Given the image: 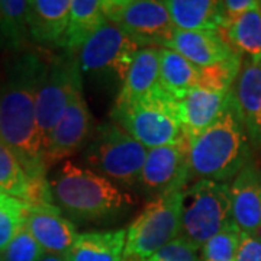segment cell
<instances>
[{"label":"cell","mask_w":261,"mask_h":261,"mask_svg":"<svg viewBox=\"0 0 261 261\" xmlns=\"http://www.w3.org/2000/svg\"><path fill=\"white\" fill-rule=\"evenodd\" d=\"M181 192L149 200L126 229L122 261H144L180 238Z\"/></svg>","instance_id":"obj_7"},{"label":"cell","mask_w":261,"mask_h":261,"mask_svg":"<svg viewBox=\"0 0 261 261\" xmlns=\"http://www.w3.org/2000/svg\"><path fill=\"white\" fill-rule=\"evenodd\" d=\"M28 203L15 197L0 193V252L25 224V212Z\"/></svg>","instance_id":"obj_29"},{"label":"cell","mask_w":261,"mask_h":261,"mask_svg":"<svg viewBox=\"0 0 261 261\" xmlns=\"http://www.w3.org/2000/svg\"><path fill=\"white\" fill-rule=\"evenodd\" d=\"M251 160V142L229 92L218 119L190 141L189 185L197 180L228 183Z\"/></svg>","instance_id":"obj_2"},{"label":"cell","mask_w":261,"mask_h":261,"mask_svg":"<svg viewBox=\"0 0 261 261\" xmlns=\"http://www.w3.org/2000/svg\"><path fill=\"white\" fill-rule=\"evenodd\" d=\"M111 121L147 149L167 145L185 137L178 102L161 90L160 86L138 102L112 109Z\"/></svg>","instance_id":"obj_5"},{"label":"cell","mask_w":261,"mask_h":261,"mask_svg":"<svg viewBox=\"0 0 261 261\" xmlns=\"http://www.w3.org/2000/svg\"><path fill=\"white\" fill-rule=\"evenodd\" d=\"M0 193L15 197L25 203H51L49 187L37 185L29 177L16 155L0 140Z\"/></svg>","instance_id":"obj_20"},{"label":"cell","mask_w":261,"mask_h":261,"mask_svg":"<svg viewBox=\"0 0 261 261\" xmlns=\"http://www.w3.org/2000/svg\"><path fill=\"white\" fill-rule=\"evenodd\" d=\"M258 2L255 0H225L219 2V16H221V31L232 25L245 12L254 8Z\"/></svg>","instance_id":"obj_32"},{"label":"cell","mask_w":261,"mask_h":261,"mask_svg":"<svg viewBox=\"0 0 261 261\" xmlns=\"http://www.w3.org/2000/svg\"><path fill=\"white\" fill-rule=\"evenodd\" d=\"M258 3H260V8H261V2H258Z\"/></svg>","instance_id":"obj_36"},{"label":"cell","mask_w":261,"mask_h":261,"mask_svg":"<svg viewBox=\"0 0 261 261\" xmlns=\"http://www.w3.org/2000/svg\"><path fill=\"white\" fill-rule=\"evenodd\" d=\"M159 77L160 48H141L116 94L112 109L126 108L145 97L159 86Z\"/></svg>","instance_id":"obj_19"},{"label":"cell","mask_w":261,"mask_h":261,"mask_svg":"<svg viewBox=\"0 0 261 261\" xmlns=\"http://www.w3.org/2000/svg\"><path fill=\"white\" fill-rule=\"evenodd\" d=\"M233 224L229 183L197 180L183 190L180 209V237L200 247L214 235Z\"/></svg>","instance_id":"obj_6"},{"label":"cell","mask_w":261,"mask_h":261,"mask_svg":"<svg viewBox=\"0 0 261 261\" xmlns=\"http://www.w3.org/2000/svg\"><path fill=\"white\" fill-rule=\"evenodd\" d=\"M189 145L190 141L183 137L176 142L148 149L137 185L144 195L152 200L189 186Z\"/></svg>","instance_id":"obj_11"},{"label":"cell","mask_w":261,"mask_h":261,"mask_svg":"<svg viewBox=\"0 0 261 261\" xmlns=\"http://www.w3.org/2000/svg\"><path fill=\"white\" fill-rule=\"evenodd\" d=\"M148 149L115 122H103L82 152L87 168L119 187H137Z\"/></svg>","instance_id":"obj_4"},{"label":"cell","mask_w":261,"mask_h":261,"mask_svg":"<svg viewBox=\"0 0 261 261\" xmlns=\"http://www.w3.org/2000/svg\"><path fill=\"white\" fill-rule=\"evenodd\" d=\"M231 96L251 145L261 148V61L243 58Z\"/></svg>","instance_id":"obj_15"},{"label":"cell","mask_w":261,"mask_h":261,"mask_svg":"<svg viewBox=\"0 0 261 261\" xmlns=\"http://www.w3.org/2000/svg\"><path fill=\"white\" fill-rule=\"evenodd\" d=\"M80 93H83V73L77 53L63 51L51 57L37 96L38 126L44 145L67 108Z\"/></svg>","instance_id":"obj_9"},{"label":"cell","mask_w":261,"mask_h":261,"mask_svg":"<svg viewBox=\"0 0 261 261\" xmlns=\"http://www.w3.org/2000/svg\"><path fill=\"white\" fill-rule=\"evenodd\" d=\"M106 19L141 48H167L174 37L167 6L159 0H103Z\"/></svg>","instance_id":"obj_10"},{"label":"cell","mask_w":261,"mask_h":261,"mask_svg":"<svg viewBox=\"0 0 261 261\" xmlns=\"http://www.w3.org/2000/svg\"><path fill=\"white\" fill-rule=\"evenodd\" d=\"M237 54L252 61H261V8L257 3L232 25L221 31Z\"/></svg>","instance_id":"obj_26"},{"label":"cell","mask_w":261,"mask_h":261,"mask_svg":"<svg viewBox=\"0 0 261 261\" xmlns=\"http://www.w3.org/2000/svg\"><path fill=\"white\" fill-rule=\"evenodd\" d=\"M241 65H243V57L240 54H233L231 58L225 60L222 63L203 67L200 68L199 86L216 92L229 93L241 70Z\"/></svg>","instance_id":"obj_27"},{"label":"cell","mask_w":261,"mask_h":261,"mask_svg":"<svg viewBox=\"0 0 261 261\" xmlns=\"http://www.w3.org/2000/svg\"><path fill=\"white\" fill-rule=\"evenodd\" d=\"M0 261H5L3 260V255H2V252H0Z\"/></svg>","instance_id":"obj_35"},{"label":"cell","mask_w":261,"mask_h":261,"mask_svg":"<svg viewBox=\"0 0 261 261\" xmlns=\"http://www.w3.org/2000/svg\"><path fill=\"white\" fill-rule=\"evenodd\" d=\"M232 221L245 233H261V171L247 163L229 183Z\"/></svg>","instance_id":"obj_14"},{"label":"cell","mask_w":261,"mask_h":261,"mask_svg":"<svg viewBox=\"0 0 261 261\" xmlns=\"http://www.w3.org/2000/svg\"><path fill=\"white\" fill-rule=\"evenodd\" d=\"M141 47L108 20L77 51L82 73L103 86L121 89Z\"/></svg>","instance_id":"obj_8"},{"label":"cell","mask_w":261,"mask_h":261,"mask_svg":"<svg viewBox=\"0 0 261 261\" xmlns=\"http://www.w3.org/2000/svg\"><path fill=\"white\" fill-rule=\"evenodd\" d=\"M39 261H65L64 255H56V254H48L45 252L44 257Z\"/></svg>","instance_id":"obj_34"},{"label":"cell","mask_w":261,"mask_h":261,"mask_svg":"<svg viewBox=\"0 0 261 261\" xmlns=\"http://www.w3.org/2000/svg\"><path fill=\"white\" fill-rule=\"evenodd\" d=\"M41 53L25 49L8 57L0 77V140L37 185L48 186L45 145L37 118V96L47 71Z\"/></svg>","instance_id":"obj_1"},{"label":"cell","mask_w":261,"mask_h":261,"mask_svg":"<svg viewBox=\"0 0 261 261\" xmlns=\"http://www.w3.org/2000/svg\"><path fill=\"white\" fill-rule=\"evenodd\" d=\"M44 254L45 251L42 247L25 226L19 229L5 251L2 252L5 261H39Z\"/></svg>","instance_id":"obj_30"},{"label":"cell","mask_w":261,"mask_h":261,"mask_svg":"<svg viewBox=\"0 0 261 261\" xmlns=\"http://www.w3.org/2000/svg\"><path fill=\"white\" fill-rule=\"evenodd\" d=\"M235 261H261V233L241 232Z\"/></svg>","instance_id":"obj_33"},{"label":"cell","mask_w":261,"mask_h":261,"mask_svg":"<svg viewBox=\"0 0 261 261\" xmlns=\"http://www.w3.org/2000/svg\"><path fill=\"white\" fill-rule=\"evenodd\" d=\"M48 186L53 205L82 222L113 219L135 203L118 185L71 160H65L49 177Z\"/></svg>","instance_id":"obj_3"},{"label":"cell","mask_w":261,"mask_h":261,"mask_svg":"<svg viewBox=\"0 0 261 261\" xmlns=\"http://www.w3.org/2000/svg\"><path fill=\"white\" fill-rule=\"evenodd\" d=\"M105 23H108V19L102 0H71L68 25L60 48L77 53Z\"/></svg>","instance_id":"obj_21"},{"label":"cell","mask_w":261,"mask_h":261,"mask_svg":"<svg viewBox=\"0 0 261 261\" xmlns=\"http://www.w3.org/2000/svg\"><path fill=\"white\" fill-rule=\"evenodd\" d=\"M126 229L79 233L65 261H122Z\"/></svg>","instance_id":"obj_22"},{"label":"cell","mask_w":261,"mask_h":261,"mask_svg":"<svg viewBox=\"0 0 261 261\" xmlns=\"http://www.w3.org/2000/svg\"><path fill=\"white\" fill-rule=\"evenodd\" d=\"M241 241V231L237 225L231 224L221 232L214 235L207 243L200 247L202 261H235Z\"/></svg>","instance_id":"obj_28"},{"label":"cell","mask_w":261,"mask_h":261,"mask_svg":"<svg viewBox=\"0 0 261 261\" xmlns=\"http://www.w3.org/2000/svg\"><path fill=\"white\" fill-rule=\"evenodd\" d=\"M199 251V248L180 237L144 261H202Z\"/></svg>","instance_id":"obj_31"},{"label":"cell","mask_w":261,"mask_h":261,"mask_svg":"<svg viewBox=\"0 0 261 261\" xmlns=\"http://www.w3.org/2000/svg\"><path fill=\"white\" fill-rule=\"evenodd\" d=\"M71 0H31L28 2V29L31 41L48 48H60Z\"/></svg>","instance_id":"obj_16"},{"label":"cell","mask_w":261,"mask_h":261,"mask_svg":"<svg viewBox=\"0 0 261 261\" xmlns=\"http://www.w3.org/2000/svg\"><path fill=\"white\" fill-rule=\"evenodd\" d=\"M28 2L0 0V53L18 54L28 49Z\"/></svg>","instance_id":"obj_25"},{"label":"cell","mask_w":261,"mask_h":261,"mask_svg":"<svg viewBox=\"0 0 261 261\" xmlns=\"http://www.w3.org/2000/svg\"><path fill=\"white\" fill-rule=\"evenodd\" d=\"M200 68L180 56L174 49L160 48V77L161 90L174 100H183L199 86Z\"/></svg>","instance_id":"obj_23"},{"label":"cell","mask_w":261,"mask_h":261,"mask_svg":"<svg viewBox=\"0 0 261 261\" xmlns=\"http://www.w3.org/2000/svg\"><path fill=\"white\" fill-rule=\"evenodd\" d=\"M260 171H261V168H260Z\"/></svg>","instance_id":"obj_37"},{"label":"cell","mask_w":261,"mask_h":261,"mask_svg":"<svg viewBox=\"0 0 261 261\" xmlns=\"http://www.w3.org/2000/svg\"><path fill=\"white\" fill-rule=\"evenodd\" d=\"M173 25L180 31H221L219 2L167 0L164 2Z\"/></svg>","instance_id":"obj_24"},{"label":"cell","mask_w":261,"mask_h":261,"mask_svg":"<svg viewBox=\"0 0 261 261\" xmlns=\"http://www.w3.org/2000/svg\"><path fill=\"white\" fill-rule=\"evenodd\" d=\"M93 116L83 93L75 97L64 115L51 130L45 142V161L48 168L57 161L67 160L80 149L86 148L93 135Z\"/></svg>","instance_id":"obj_12"},{"label":"cell","mask_w":261,"mask_h":261,"mask_svg":"<svg viewBox=\"0 0 261 261\" xmlns=\"http://www.w3.org/2000/svg\"><path fill=\"white\" fill-rule=\"evenodd\" d=\"M228 96L229 93L197 86L178 102L181 129L187 140L192 141L218 119L224 111Z\"/></svg>","instance_id":"obj_18"},{"label":"cell","mask_w":261,"mask_h":261,"mask_svg":"<svg viewBox=\"0 0 261 261\" xmlns=\"http://www.w3.org/2000/svg\"><path fill=\"white\" fill-rule=\"evenodd\" d=\"M180 56L189 60L199 68L222 63L237 54L222 37L221 31H180L176 29L174 37L168 44Z\"/></svg>","instance_id":"obj_17"},{"label":"cell","mask_w":261,"mask_h":261,"mask_svg":"<svg viewBox=\"0 0 261 261\" xmlns=\"http://www.w3.org/2000/svg\"><path fill=\"white\" fill-rule=\"evenodd\" d=\"M23 226L44 251L56 255H65L79 235L74 222L51 203H28Z\"/></svg>","instance_id":"obj_13"}]
</instances>
